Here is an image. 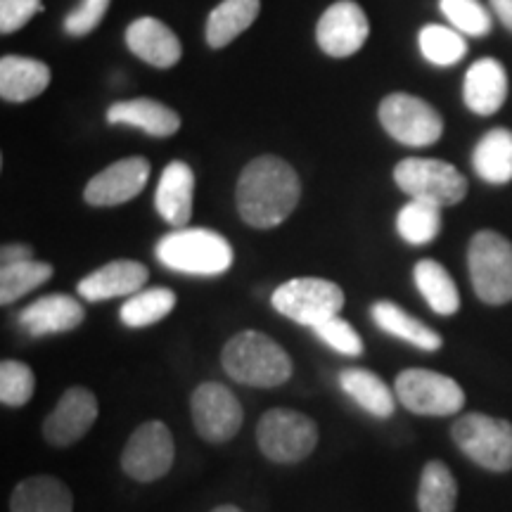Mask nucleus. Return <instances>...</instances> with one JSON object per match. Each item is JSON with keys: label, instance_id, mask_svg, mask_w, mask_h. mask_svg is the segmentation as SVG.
<instances>
[{"label": "nucleus", "instance_id": "obj_29", "mask_svg": "<svg viewBox=\"0 0 512 512\" xmlns=\"http://www.w3.org/2000/svg\"><path fill=\"white\" fill-rule=\"evenodd\" d=\"M396 230L408 245H430L441 230V207L432 202L408 200L396 216Z\"/></svg>", "mask_w": 512, "mask_h": 512}, {"label": "nucleus", "instance_id": "obj_35", "mask_svg": "<svg viewBox=\"0 0 512 512\" xmlns=\"http://www.w3.org/2000/svg\"><path fill=\"white\" fill-rule=\"evenodd\" d=\"M34 370L22 361L0 363V401L5 406H24L34 396Z\"/></svg>", "mask_w": 512, "mask_h": 512}, {"label": "nucleus", "instance_id": "obj_39", "mask_svg": "<svg viewBox=\"0 0 512 512\" xmlns=\"http://www.w3.org/2000/svg\"><path fill=\"white\" fill-rule=\"evenodd\" d=\"M34 259V249L29 245H5L0 249V264L10 266V264H19V261H29Z\"/></svg>", "mask_w": 512, "mask_h": 512}, {"label": "nucleus", "instance_id": "obj_30", "mask_svg": "<svg viewBox=\"0 0 512 512\" xmlns=\"http://www.w3.org/2000/svg\"><path fill=\"white\" fill-rule=\"evenodd\" d=\"M458 501V484L451 470L439 460L425 465L420 477L418 505L420 512H453Z\"/></svg>", "mask_w": 512, "mask_h": 512}, {"label": "nucleus", "instance_id": "obj_13", "mask_svg": "<svg viewBox=\"0 0 512 512\" xmlns=\"http://www.w3.org/2000/svg\"><path fill=\"white\" fill-rule=\"evenodd\" d=\"M370 22L366 12L354 0H337L318 19V48L330 57H351L366 46Z\"/></svg>", "mask_w": 512, "mask_h": 512}, {"label": "nucleus", "instance_id": "obj_7", "mask_svg": "<svg viewBox=\"0 0 512 512\" xmlns=\"http://www.w3.org/2000/svg\"><path fill=\"white\" fill-rule=\"evenodd\" d=\"M256 441L264 456L273 463H299L316 448L318 427L309 415L290 411V408H273L259 420Z\"/></svg>", "mask_w": 512, "mask_h": 512}, {"label": "nucleus", "instance_id": "obj_26", "mask_svg": "<svg viewBox=\"0 0 512 512\" xmlns=\"http://www.w3.org/2000/svg\"><path fill=\"white\" fill-rule=\"evenodd\" d=\"M413 280L430 309L439 316H453L460 309V294L453 278L439 261L422 259L413 268Z\"/></svg>", "mask_w": 512, "mask_h": 512}, {"label": "nucleus", "instance_id": "obj_9", "mask_svg": "<svg viewBox=\"0 0 512 512\" xmlns=\"http://www.w3.org/2000/svg\"><path fill=\"white\" fill-rule=\"evenodd\" d=\"M273 309L299 325L316 328L318 323L339 316L344 306L342 287L323 278H294L273 292Z\"/></svg>", "mask_w": 512, "mask_h": 512}, {"label": "nucleus", "instance_id": "obj_31", "mask_svg": "<svg viewBox=\"0 0 512 512\" xmlns=\"http://www.w3.org/2000/svg\"><path fill=\"white\" fill-rule=\"evenodd\" d=\"M176 306V294L166 287H150V290H140L128 297V302L121 306L119 316L128 328H147L159 320L169 316Z\"/></svg>", "mask_w": 512, "mask_h": 512}, {"label": "nucleus", "instance_id": "obj_19", "mask_svg": "<svg viewBox=\"0 0 512 512\" xmlns=\"http://www.w3.org/2000/svg\"><path fill=\"white\" fill-rule=\"evenodd\" d=\"M83 318H86V311L74 297L48 294V297L36 299L34 304H29L19 313V325L31 337H46L79 328Z\"/></svg>", "mask_w": 512, "mask_h": 512}, {"label": "nucleus", "instance_id": "obj_33", "mask_svg": "<svg viewBox=\"0 0 512 512\" xmlns=\"http://www.w3.org/2000/svg\"><path fill=\"white\" fill-rule=\"evenodd\" d=\"M53 278V266L46 261H19V264L0 266V304H12L22 299L46 280Z\"/></svg>", "mask_w": 512, "mask_h": 512}, {"label": "nucleus", "instance_id": "obj_40", "mask_svg": "<svg viewBox=\"0 0 512 512\" xmlns=\"http://www.w3.org/2000/svg\"><path fill=\"white\" fill-rule=\"evenodd\" d=\"M494 15L501 19L503 27L512 31V0H489Z\"/></svg>", "mask_w": 512, "mask_h": 512}, {"label": "nucleus", "instance_id": "obj_36", "mask_svg": "<svg viewBox=\"0 0 512 512\" xmlns=\"http://www.w3.org/2000/svg\"><path fill=\"white\" fill-rule=\"evenodd\" d=\"M316 337L320 342L328 344L330 349L339 351V354L344 356H361L363 354V339L358 332L351 328L344 318L339 316H332L328 320H323V323H318L316 328Z\"/></svg>", "mask_w": 512, "mask_h": 512}, {"label": "nucleus", "instance_id": "obj_41", "mask_svg": "<svg viewBox=\"0 0 512 512\" xmlns=\"http://www.w3.org/2000/svg\"><path fill=\"white\" fill-rule=\"evenodd\" d=\"M211 512H242L240 508H235V505H221V508L211 510Z\"/></svg>", "mask_w": 512, "mask_h": 512}, {"label": "nucleus", "instance_id": "obj_25", "mask_svg": "<svg viewBox=\"0 0 512 512\" xmlns=\"http://www.w3.org/2000/svg\"><path fill=\"white\" fill-rule=\"evenodd\" d=\"M261 3L259 0H223L211 10L207 19V43L211 48H226L233 43L242 31H247L259 17Z\"/></svg>", "mask_w": 512, "mask_h": 512}, {"label": "nucleus", "instance_id": "obj_28", "mask_svg": "<svg viewBox=\"0 0 512 512\" xmlns=\"http://www.w3.org/2000/svg\"><path fill=\"white\" fill-rule=\"evenodd\" d=\"M339 384L358 406L375 418H389L394 413V396L375 373L366 368H347L339 373Z\"/></svg>", "mask_w": 512, "mask_h": 512}, {"label": "nucleus", "instance_id": "obj_16", "mask_svg": "<svg viewBox=\"0 0 512 512\" xmlns=\"http://www.w3.org/2000/svg\"><path fill=\"white\" fill-rule=\"evenodd\" d=\"M126 46L138 60L157 69H171L183 57V46L178 36L157 17L133 19L126 29Z\"/></svg>", "mask_w": 512, "mask_h": 512}, {"label": "nucleus", "instance_id": "obj_23", "mask_svg": "<svg viewBox=\"0 0 512 512\" xmlns=\"http://www.w3.org/2000/svg\"><path fill=\"white\" fill-rule=\"evenodd\" d=\"M472 166L477 176L489 185H505L512 181V131L491 128L486 131L472 152Z\"/></svg>", "mask_w": 512, "mask_h": 512}, {"label": "nucleus", "instance_id": "obj_4", "mask_svg": "<svg viewBox=\"0 0 512 512\" xmlns=\"http://www.w3.org/2000/svg\"><path fill=\"white\" fill-rule=\"evenodd\" d=\"M475 294L484 304L512 302V242L496 230H479L467 249Z\"/></svg>", "mask_w": 512, "mask_h": 512}, {"label": "nucleus", "instance_id": "obj_8", "mask_svg": "<svg viewBox=\"0 0 512 512\" xmlns=\"http://www.w3.org/2000/svg\"><path fill=\"white\" fill-rule=\"evenodd\" d=\"M380 124L396 143L430 147L444 133V119L427 100L411 93H392L380 102Z\"/></svg>", "mask_w": 512, "mask_h": 512}, {"label": "nucleus", "instance_id": "obj_14", "mask_svg": "<svg viewBox=\"0 0 512 512\" xmlns=\"http://www.w3.org/2000/svg\"><path fill=\"white\" fill-rule=\"evenodd\" d=\"M147 178H150V162L143 157L119 159L102 169L98 176L88 181L83 190V200L91 207H117L145 190Z\"/></svg>", "mask_w": 512, "mask_h": 512}, {"label": "nucleus", "instance_id": "obj_15", "mask_svg": "<svg viewBox=\"0 0 512 512\" xmlns=\"http://www.w3.org/2000/svg\"><path fill=\"white\" fill-rule=\"evenodd\" d=\"M98 418V399L91 389L72 387L62 394L43 422V434L53 446H72L91 430Z\"/></svg>", "mask_w": 512, "mask_h": 512}, {"label": "nucleus", "instance_id": "obj_11", "mask_svg": "<svg viewBox=\"0 0 512 512\" xmlns=\"http://www.w3.org/2000/svg\"><path fill=\"white\" fill-rule=\"evenodd\" d=\"M190 408L195 430L211 444H223V441L233 439L240 432L242 418H245L238 396L221 382L200 384L192 392Z\"/></svg>", "mask_w": 512, "mask_h": 512}, {"label": "nucleus", "instance_id": "obj_5", "mask_svg": "<svg viewBox=\"0 0 512 512\" xmlns=\"http://www.w3.org/2000/svg\"><path fill=\"white\" fill-rule=\"evenodd\" d=\"M394 183L411 200L432 202L437 207H453L467 195V178L453 164L441 159L408 157L396 164Z\"/></svg>", "mask_w": 512, "mask_h": 512}, {"label": "nucleus", "instance_id": "obj_18", "mask_svg": "<svg viewBox=\"0 0 512 512\" xmlns=\"http://www.w3.org/2000/svg\"><path fill=\"white\" fill-rule=\"evenodd\" d=\"M147 278H150V271L143 264L131 259H117L93 271L91 275H86L79 283V294L86 302L133 297V294L143 290Z\"/></svg>", "mask_w": 512, "mask_h": 512}, {"label": "nucleus", "instance_id": "obj_38", "mask_svg": "<svg viewBox=\"0 0 512 512\" xmlns=\"http://www.w3.org/2000/svg\"><path fill=\"white\" fill-rule=\"evenodd\" d=\"M43 12V0H0V34H15Z\"/></svg>", "mask_w": 512, "mask_h": 512}, {"label": "nucleus", "instance_id": "obj_22", "mask_svg": "<svg viewBox=\"0 0 512 512\" xmlns=\"http://www.w3.org/2000/svg\"><path fill=\"white\" fill-rule=\"evenodd\" d=\"M50 83L46 62L22 55H3L0 60V98L5 102H29Z\"/></svg>", "mask_w": 512, "mask_h": 512}, {"label": "nucleus", "instance_id": "obj_2", "mask_svg": "<svg viewBox=\"0 0 512 512\" xmlns=\"http://www.w3.org/2000/svg\"><path fill=\"white\" fill-rule=\"evenodd\" d=\"M223 370L249 387H280L290 380L292 361L287 351L264 332L245 330L223 347Z\"/></svg>", "mask_w": 512, "mask_h": 512}, {"label": "nucleus", "instance_id": "obj_24", "mask_svg": "<svg viewBox=\"0 0 512 512\" xmlns=\"http://www.w3.org/2000/svg\"><path fill=\"white\" fill-rule=\"evenodd\" d=\"M72 508V491L50 475L24 479L10 501V512H72Z\"/></svg>", "mask_w": 512, "mask_h": 512}, {"label": "nucleus", "instance_id": "obj_32", "mask_svg": "<svg viewBox=\"0 0 512 512\" xmlns=\"http://www.w3.org/2000/svg\"><path fill=\"white\" fill-rule=\"evenodd\" d=\"M420 53L434 67H453L467 55V43L460 31L441 24H427L418 36Z\"/></svg>", "mask_w": 512, "mask_h": 512}, {"label": "nucleus", "instance_id": "obj_21", "mask_svg": "<svg viewBox=\"0 0 512 512\" xmlns=\"http://www.w3.org/2000/svg\"><path fill=\"white\" fill-rule=\"evenodd\" d=\"M107 121L112 126H133L155 138H169L181 128L178 112L150 98L114 102L110 110H107Z\"/></svg>", "mask_w": 512, "mask_h": 512}, {"label": "nucleus", "instance_id": "obj_10", "mask_svg": "<svg viewBox=\"0 0 512 512\" xmlns=\"http://www.w3.org/2000/svg\"><path fill=\"white\" fill-rule=\"evenodd\" d=\"M396 399L415 415H456L465 406V392L453 377L425 368L403 370L394 382Z\"/></svg>", "mask_w": 512, "mask_h": 512}, {"label": "nucleus", "instance_id": "obj_27", "mask_svg": "<svg viewBox=\"0 0 512 512\" xmlns=\"http://www.w3.org/2000/svg\"><path fill=\"white\" fill-rule=\"evenodd\" d=\"M370 313H373L377 328L389 332V335L399 337L403 342L413 344V347H418L422 351L441 349V337L437 332L427 328L422 320L408 316V313L394 302H377Z\"/></svg>", "mask_w": 512, "mask_h": 512}, {"label": "nucleus", "instance_id": "obj_3", "mask_svg": "<svg viewBox=\"0 0 512 512\" xmlns=\"http://www.w3.org/2000/svg\"><path fill=\"white\" fill-rule=\"evenodd\" d=\"M157 259L188 275H221L233 266V247L209 228H176L157 242Z\"/></svg>", "mask_w": 512, "mask_h": 512}, {"label": "nucleus", "instance_id": "obj_6", "mask_svg": "<svg viewBox=\"0 0 512 512\" xmlns=\"http://www.w3.org/2000/svg\"><path fill=\"white\" fill-rule=\"evenodd\" d=\"M451 437L460 451L484 470H512V422L484 413H467L456 420Z\"/></svg>", "mask_w": 512, "mask_h": 512}, {"label": "nucleus", "instance_id": "obj_34", "mask_svg": "<svg viewBox=\"0 0 512 512\" xmlns=\"http://www.w3.org/2000/svg\"><path fill=\"white\" fill-rule=\"evenodd\" d=\"M439 10L460 34L479 38L491 31V15L479 0H439Z\"/></svg>", "mask_w": 512, "mask_h": 512}, {"label": "nucleus", "instance_id": "obj_37", "mask_svg": "<svg viewBox=\"0 0 512 512\" xmlns=\"http://www.w3.org/2000/svg\"><path fill=\"white\" fill-rule=\"evenodd\" d=\"M110 3L112 0H81V3L64 17V31L74 38L88 36L91 31L100 27L102 17L110 10Z\"/></svg>", "mask_w": 512, "mask_h": 512}, {"label": "nucleus", "instance_id": "obj_20", "mask_svg": "<svg viewBox=\"0 0 512 512\" xmlns=\"http://www.w3.org/2000/svg\"><path fill=\"white\" fill-rule=\"evenodd\" d=\"M195 174L185 162H171L159 178L155 204L159 216L174 228H185L192 219Z\"/></svg>", "mask_w": 512, "mask_h": 512}, {"label": "nucleus", "instance_id": "obj_12", "mask_svg": "<svg viewBox=\"0 0 512 512\" xmlns=\"http://www.w3.org/2000/svg\"><path fill=\"white\" fill-rule=\"evenodd\" d=\"M174 456L176 448L171 430L164 422L150 420L131 434L121 453V467L136 482H155L171 470Z\"/></svg>", "mask_w": 512, "mask_h": 512}, {"label": "nucleus", "instance_id": "obj_17", "mask_svg": "<svg viewBox=\"0 0 512 512\" xmlns=\"http://www.w3.org/2000/svg\"><path fill=\"white\" fill-rule=\"evenodd\" d=\"M463 100L467 110L479 117H491L508 100V72L494 57L477 60L467 69L463 81Z\"/></svg>", "mask_w": 512, "mask_h": 512}, {"label": "nucleus", "instance_id": "obj_1", "mask_svg": "<svg viewBox=\"0 0 512 512\" xmlns=\"http://www.w3.org/2000/svg\"><path fill=\"white\" fill-rule=\"evenodd\" d=\"M302 195L297 171L285 159L264 155L242 169L235 200L242 221L252 228H275L292 214Z\"/></svg>", "mask_w": 512, "mask_h": 512}]
</instances>
